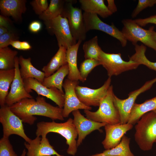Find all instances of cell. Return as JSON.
<instances>
[{
	"label": "cell",
	"instance_id": "6da1fadb",
	"mask_svg": "<svg viewBox=\"0 0 156 156\" xmlns=\"http://www.w3.org/2000/svg\"><path fill=\"white\" fill-rule=\"evenodd\" d=\"M11 110L22 120L23 122L33 125L37 118L34 116H42L53 121L64 120L63 108L54 106L47 103L45 98L38 96L33 98L22 99L9 107Z\"/></svg>",
	"mask_w": 156,
	"mask_h": 156
},
{
	"label": "cell",
	"instance_id": "7a4b0ae2",
	"mask_svg": "<svg viewBox=\"0 0 156 156\" xmlns=\"http://www.w3.org/2000/svg\"><path fill=\"white\" fill-rule=\"evenodd\" d=\"M36 126V136H41L42 139H45L49 133H58L66 140V144L68 146L67 153L72 156L75 155L77 151L76 139L78 133L71 118L62 123H57L54 121L51 122H40L37 123Z\"/></svg>",
	"mask_w": 156,
	"mask_h": 156
},
{
	"label": "cell",
	"instance_id": "3957f363",
	"mask_svg": "<svg viewBox=\"0 0 156 156\" xmlns=\"http://www.w3.org/2000/svg\"><path fill=\"white\" fill-rule=\"evenodd\" d=\"M135 128V140L140 148L151 150L156 143V113L152 111L143 115Z\"/></svg>",
	"mask_w": 156,
	"mask_h": 156
},
{
	"label": "cell",
	"instance_id": "277c9868",
	"mask_svg": "<svg viewBox=\"0 0 156 156\" xmlns=\"http://www.w3.org/2000/svg\"><path fill=\"white\" fill-rule=\"evenodd\" d=\"M113 86H109L106 94L100 103L99 108L95 112L84 110L86 118L94 121L107 125L120 123L118 112L113 102Z\"/></svg>",
	"mask_w": 156,
	"mask_h": 156
},
{
	"label": "cell",
	"instance_id": "5b68a950",
	"mask_svg": "<svg viewBox=\"0 0 156 156\" xmlns=\"http://www.w3.org/2000/svg\"><path fill=\"white\" fill-rule=\"evenodd\" d=\"M123 27L121 31L126 39L134 46L138 41L142 42L145 46L151 48L156 51V41L152 31L153 26L148 29H145L131 19H125L122 21Z\"/></svg>",
	"mask_w": 156,
	"mask_h": 156
},
{
	"label": "cell",
	"instance_id": "8992f818",
	"mask_svg": "<svg viewBox=\"0 0 156 156\" xmlns=\"http://www.w3.org/2000/svg\"><path fill=\"white\" fill-rule=\"evenodd\" d=\"M101 65L106 70L107 75L111 78L113 76H117L121 73L136 69L140 65L131 60L124 61L121 57V54L105 53L102 49L98 57Z\"/></svg>",
	"mask_w": 156,
	"mask_h": 156
},
{
	"label": "cell",
	"instance_id": "52a82bcc",
	"mask_svg": "<svg viewBox=\"0 0 156 156\" xmlns=\"http://www.w3.org/2000/svg\"><path fill=\"white\" fill-rule=\"evenodd\" d=\"M0 122L3 127V137L9 138L12 134L18 135L27 143L31 139L25 133L22 120L5 105L0 109Z\"/></svg>",
	"mask_w": 156,
	"mask_h": 156
},
{
	"label": "cell",
	"instance_id": "ba28073f",
	"mask_svg": "<svg viewBox=\"0 0 156 156\" xmlns=\"http://www.w3.org/2000/svg\"><path fill=\"white\" fill-rule=\"evenodd\" d=\"M156 82V77L146 81L139 88L130 92L128 95V97L125 99H120L114 94L113 102L118 112L121 124L128 123L131 110L137 97L141 93L149 89Z\"/></svg>",
	"mask_w": 156,
	"mask_h": 156
},
{
	"label": "cell",
	"instance_id": "9c48e42d",
	"mask_svg": "<svg viewBox=\"0 0 156 156\" xmlns=\"http://www.w3.org/2000/svg\"><path fill=\"white\" fill-rule=\"evenodd\" d=\"M44 22L47 28L55 35L59 47L62 46L67 49L77 43L72 35L66 18L60 15Z\"/></svg>",
	"mask_w": 156,
	"mask_h": 156
},
{
	"label": "cell",
	"instance_id": "30bf717a",
	"mask_svg": "<svg viewBox=\"0 0 156 156\" xmlns=\"http://www.w3.org/2000/svg\"><path fill=\"white\" fill-rule=\"evenodd\" d=\"M62 16L67 18L74 38L76 41L85 40L87 32L81 10L73 7L71 1H68L65 6Z\"/></svg>",
	"mask_w": 156,
	"mask_h": 156
},
{
	"label": "cell",
	"instance_id": "8fae6325",
	"mask_svg": "<svg viewBox=\"0 0 156 156\" xmlns=\"http://www.w3.org/2000/svg\"><path fill=\"white\" fill-rule=\"evenodd\" d=\"M83 15L87 32L91 30L102 31L119 40L122 47L126 46L127 40L121 31H120L113 23L110 25L104 23L96 14L84 12Z\"/></svg>",
	"mask_w": 156,
	"mask_h": 156
},
{
	"label": "cell",
	"instance_id": "7c38bea8",
	"mask_svg": "<svg viewBox=\"0 0 156 156\" xmlns=\"http://www.w3.org/2000/svg\"><path fill=\"white\" fill-rule=\"evenodd\" d=\"M111 82V78L109 77L102 86L96 89L78 85L75 88V93L79 100L86 106H99L107 94Z\"/></svg>",
	"mask_w": 156,
	"mask_h": 156
},
{
	"label": "cell",
	"instance_id": "4fadbf2b",
	"mask_svg": "<svg viewBox=\"0 0 156 156\" xmlns=\"http://www.w3.org/2000/svg\"><path fill=\"white\" fill-rule=\"evenodd\" d=\"M23 80L25 88L28 93L32 92L33 90L38 96L41 95L50 99L60 107H64V92L55 88H48L34 78H28Z\"/></svg>",
	"mask_w": 156,
	"mask_h": 156
},
{
	"label": "cell",
	"instance_id": "5bb4252c",
	"mask_svg": "<svg viewBox=\"0 0 156 156\" xmlns=\"http://www.w3.org/2000/svg\"><path fill=\"white\" fill-rule=\"evenodd\" d=\"M79 83V81H71L67 78L63 82L65 99L62 114L64 118L68 117L71 112L75 110L92 109L91 107L86 106L81 102L77 96L75 88Z\"/></svg>",
	"mask_w": 156,
	"mask_h": 156
},
{
	"label": "cell",
	"instance_id": "9a60e30c",
	"mask_svg": "<svg viewBox=\"0 0 156 156\" xmlns=\"http://www.w3.org/2000/svg\"><path fill=\"white\" fill-rule=\"evenodd\" d=\"M15 61L14 77L5 101V105L9 107L24 99L33 98L25 88L23 80L20 75L18 57H16Z\"/></svg>",
	"mask_w": 156,
	"mask_h": 156
},
{
	"label": "cell",
	"instance_id": "2e32d148",
	"mask_svg": "<svg viewBox=\"0 0 156 156\" xmlns=\"http://www.w3.org/2000/svg\"><path fill=\"white\" fill-rule=\"evenodd\" d=\"M72 114L74 117L73 123L78 133L77 147L80 145L87 135L94 131H99L101 127L107 125L104 123L96 122L85 117L79 110L73 111Z\"/></svg>",
	"mask_w": 156,
	"mask_h": 156
},
{
	"label": "cell",
	"instance_id": "e0dca14e",
	"mask_svg": "<svg viewBox=\"0 0 156 156\" xmlns=\"http://www.w3.org/2000/svg\"><path fill=\"white\" fill-rule=\"evenodd\" d=\"M133 125L129 123L106 125L104 127L105 138L102 142L105 150L112 148L118 144L127 132L131 130Z\"/></svg>",
	"mask_w": 156,
	"mask_h": 156
},
{
	"label": "cell",
	"instance_id": "ac0fdd59",
	"mask_svg": "<svg viewBox=\"0 0 156 156\" xmlns=\"http://www.w3.org/2000/svg\"><path fill=\"white\" fill-rule=\"evenodd\" d=\"M24 144L27 150V156H64L55 151L47 138L42 139L36 136L29 143L25 142Z\"/></svg>",
	"mask_w": 156,
	"mask_h": 156
},
{
	"label": "cell",
	"instance_id": "d6986e66",
	"mask_svg": "<svg viewBox=\"0 0 156 156\" xmlns=\"http://www.w3.org/2000/svg\"><path fill=\"white\" fill-rule=\"evenodd\" d=\"M25 0H1L0 9L2 15L11 16L16 21L22 20V15L26 10Z\"/></svg>",
	"mask_w": 156,
	"mask_h": 156
},
{
	"label": "cell",
	"instance_id": "ffe728a7",
	"mask_svg": "<svg viewBox=\"0 0 156 156\" xmlns=\"http://www.w3.org/2000/svg\"><path fill=\"white\" fill-rule=\"evenodd\" d=\"M81 40L75 45L68 47L66 50V59L69 68L67 79L71 80L84 81L80 76L77 66V55L79 46L82 42Z\"/></svg>",
	"mask_w": 156,
	"mask_h": 156
},
{
	"label": "cell",
	"instance_id": "44dd1931",
	"mask_svg": "<svg viewBox=\"0 0 156 156\" xmlns=\"http://www.w3.org/2000/svg\"><path fill=\"white\" fill-rule=\"evenodd\" d=\"M21 77L23 80L28 78H34L42 83L45 77L44 73L35 68L32 64L30 57L24 58L21 55L18 57Z\"/></svg>",
	"mask_w": 156,
	"mask_h": 156
},
{
	"label": "cell",
	"instance_id": "7402d4cb",
	"mask_svg": "<svg viewBox=\"0 0 156 156\" xmlns=\"http://www.w3.org/2000/svg\"><path fill=\"white\" fill-rule=\"evenodd\" d=\"M156 109V96L143 103H135L131 110L127 123L134 125L145 114Z\"/></svg>",
	"mask_w": 156,
	"mask_h": 156
},
{
	"label": "cell",
	"instance_id": "603a6c76",
	"mask_svg": "<svg viewBox=\"0 0 156 156\" xmlns=\"http://www.w3.org/2000/svg\"><path fill=\"white\" fill-rule=\"evenodd\" d=\"M79 2L81 9L85 12L96 14L103 18L112 14L103 0H79Z\"/></svg>",
	"mask_w": 156,
	"mask_h": 156
},
{
	"label": "cell",
	"instance_id": "cb8c5ba5",
	"mask_svg": "<svg viewBox=\"0 0 156 156\" xmlns=\"http://www.w3.org/2000/svg\"><path fill=\"white\" fill-rule=\"evenodd\" d=\"M67 49L60 46L57 52L52 57L49 62L42 68L45 74V77H47L54 73L61 67L67 64L66 59Z\"/></svg>",
	"mask_w": 156,
	"mask_h": 156
},
{
	"label": "cell",
	"instance_id": "d4e9b609",
	"mask_svg": "<svg viewBox=\"0 0 156 156\" xmlns=\"http://www.w3.org/2000/svg\"><path fill=\"white\" fill-rule=\"evenodd\" d=\"M130 138L124 135L120 143L115 147L88 156H135L129 146Z\"/></svg>",
	"mask_w": 156,
	"mask_h": 156
},
{
	"label": "cell",
	"instance_id": "484cf974",
	"mask_svg": "<svg viewBox=\"0 0 156 156\" xmlns=\"http://www.w3.org/2000/svg\"><path fill=\"white\" fill-rule=\"evenodd\" d=\"M68 73L69 68L67 64L61 67L50 76L45 77L42 84L48 88H56L64 92L62 89L63 81Z\"/></svg>",
	"mask_w": 156,
	"mask_h": 156
},
{
	"label": "cell",
	"instance_id": "4316f807",
	"mask_svg": "<svg viewBox=\"0 0 156 156\" xmlns=\"http://www.w3.org/2000/svg\"><path fill=\"white\" fill-rule=\"evenodd\" d=\"M15 68L7 70H0V105H4L8 90L14 78Z\"/></svg>",
	"mask_w": 156,
	"mask_h": 156
},
{
	"label": "cell",
	"instance_id": "83f0119b",
	"mask_svg": "<svg viewBox=\"0 0 156 156\" xmlns=\"http://www.w3.org/2000/svg\"><path fill=\"white\" fill-rule=\"evenodd\" d=\"M66 1L62 0H51L47 8L39 16V18L44 21L53 19L59 15H62Z\"/></svg>",
	"mask_w": 156,
	"mask_h": 156
},
{
	"label": "cell",
	"instance_id": "f1b7e54d",
	"mask_svg": "<svg viewBox=\"0 0 156 156\" xmlns=\"http://www.w3.org/2000/svg\"><path fill=\"white\" fill-rule=\"evenodd\" d=\"M18 52L8 47L0 48V70L14 68L15 59Z\"/></svg>",
	"mask_w": 156,
	"mask_h": 156
},
{
	"label": "cell",
	"instance_id": "f546056e",
	"mask_svg": "<svg viewBox=\"0 0 156 156\" xmlns=\"http://www.w3.org/2000/svg\"><path fill=\"white\" fill-rule=\"evenodd\" d=\"M135 46V53L129 57V60L137 62L140 65H145L156 72V62L150 61L146 56V47L143 44L139 45L137 44Z\"/></svg>",
	"mask_w": 156,
	"mask_h": 156
},
{
	"label": "cell",
	"instance_id": "4dcf8cb0",
	"mask_svg": "<svg viewBox=\"0 0 156 156\" xmlns=\"http://www.w3.org/2000/svg\"><path fill=\"white\" fill-rule=\"evenodd\" d=\"M98 37L95 36L84 42L83 49L85 59H92L99 60V56L101 49L98 44Z\"/></svg>",
	"mask_w": 156,
	"mask_h": 156
},
{
	"label": "cell",
	"instance_id": "1f68e13d",
	"mask_svg": "<svg viewBox=\"0 0 156 156\" xmlns=\"http://www.w3.org/2000/svg\"><path fill=\"white\" fill-rule=\"evenodd\" d=\"M99 65L101 64L99 60L92 59H85L81 63L79 69L80 76L84 82L92 70Z\"/></svg>",
	"mask_w": 156,
	"mask_h": 156
},
{
	"label": "cell",
	"instance_id": "d6a6232c",
	"mask_svg": "<svg viewBox=\"0 0 156 156\" xmlns=\"http://www.w3.org/2000/svg\"><path fill=\"white\" fill-rule=\"evenodd\" d=\"M0 156H18L9 138L3 137L0 140Z\"/></svg>",
	"mask_w": 156,
	"mask_h": 156
},
{
	"label": "cell",
	"instance_id": "836d02e7",
	"mask_svg": "<svg viewBox=\"0 0 156 156\" xmlns=\"http://www.w3.org/2000/svg\"><path fill=\"white\" fill-rule=\"evenodd\" d=\"M156 5V0H139L138 5L133 12L131 16L134 18L142 10L148 7Z\"/></svg>",
	"mask_w": 156,
	"mask_h": 156
},
{
	"label": "cell",
	"instance_id": "e575fe53",
	"mask_svg": "<svg viewBox=\"0 0 156 156\" xmlns=\"http://www.w3.org/2000/svg\"><path fill=\"white\" fill-rule=\"evenodd\" d=\"M17 36L12 31H8L0 36V48L8 47L11 41L18 40Z\"/></svg>",
	"mask_w": 156,
	"mask_h": 156
},
{
	"label": "cell",
	"instance_id": "d590c367",
	"mask_svg": "<svg viewBox=\"0 0 156 156\" xmlns=\"http://www.w3.org/2000/svg\"><path fill=\"white\" fill-rule=\"evenodd\" d=\"M30 4L36 14L39 16L46 10L49 6L47 0H34L30 2Z\"/></svg>",
	"mask_w": 156,
	"mask_h": 156
},
{
	"label": "cell",
	"instance_id": "8d00e7d4",
	"mask_svg": "<svg viewBox=\"0 0 156 156\" xmlns=\"http://www.w3.org/2000/svg\"><path fill=\"white\" fill-rule=\"evenodd\" d=\"M134 21L141 27H144L149 23L153 24L156 25V14L144 18L137 19Z\"/></svg>",
	"mask_w": 156,
	"mask_h": 156
},
{
	"label": "cell",
	"instance_id": "74e56055",
	"mask_svg": "<svg viewBox=\"0 0 156 156\" xmlns=\"http://www.w3.org/2000/svg\"><path fill=\"white\" fill-rule=\"evenodd\" d=\"M42 25L41 23L37 21L31 22L29 26V29L30 31L34 33H37L41 29Z\"/></svg>",
	"mask_w": 156,
	"mask_h": 156
},
{
	"label": "cell",
	"instance_id": "f35d334b",
	"mask_svg": "<svg viewBox=\"0 0 156 156\" xmlns=\"http://www.w3.org/2000/svg\"><path fill=\"white\" fill-rule=\"evenodd\" d=\"M107 7L109 10L112 13H114L117 11V8L114 0H107Z\"/></svg>",
	"mask_w": 156,
	"mask_h": 156
},
{
	"label": "cell",
	"instance_id": "ab89813d",
	"mask_svg": "<svg viewBox=\"0 0 156 156\" xmlns=\"http://www.w3.org/2000/svg\"><path fill=\"white\" fill-rule=\"evenodd\" d=\"M9 23V20L7 18L2 15H0V26L4 27L8 29Z\"/></svg>",
	"mask_w": 156,
	"mask_h": 156
},
{
	"label": "cell",
	"instance_id": "60d3db41",
	"mask_svg": "<svg viewBox=\"0 0 156 156\" xmlns=\"http://www.w3.org/2000/svg\"><path fill=\"white\" fill-rule=\"evenodd\" d=\"M10 45L16 49L21 50V41L18 40L12 41L10 42Z\"/></svg>",
	"mask_w": 156,
	"mask_h": 156
},
{
	"label": "cell",
	"instance_id": "b9f144b4",
	"mask_svg": "<svg viewBox=\"0 0 156 156\" xmlns=\"http://www.w3.org/2000/svg\"><path fill=\"white\" fill-rule=\"evenodd\" d=\"M21 50L24 51L28 50L31 48V46L30 44L26 41H21Z\"/></svg>",
	"mask_w": 156,
	"mask_h": 156
},
{
	"label": "cell",
	"instance_id": "7bdbcfd3",
	"mask_svg": "<svg viewBox=\"0 0 156 156\" xmlns=\"http://www.w3.org/2000/svg\"><path fill=\"white\" fill-rule=\"evenodd\" d=\"M8 31L6 28L2 26H0V36L7 33Z\"/></svg>",
	"mask_w": 156,
	"mask_h": 156
},
{
	"label": "cell",
	"instance_id": "ee69618b",
	"mask_svg": "<svg viewBox=\"0 0 156 156\" xmlns=\"http://www.w3.org/2000/svg\"><path fill=\"white\" fill-rule=\"evenodd\" d=\"M152 32L154 39L156 41V32L154 31L153 29L152 30Z\"/></svg>",
	"mask_w": 156,
	"mask_h": 156
},
{
	"label": "cell",
	"instance_id": "f6af8a7d",
	"mask_svg": "<svg viewBox=\"0 0 156 156\" xmlns=\"http://www.w3.org/2000/svg\"><path fill=\"white\" fill-rule=\"evenodd\" d=\"M26 154V152L25 151V149H24L23 150L21 155L20 156H26L25 155Z\"/></svg>",
	"mask_w": 156,
	"mask_h": 156
},
{
	"label": "cell",
	"instance_id": "bcb514c9",
	"mask_svg": "<svg viewBox=\"0 0 156 156\" xmlns=\"http://www.w3.org/2000/svg\"><path fill=\"white\" fill-rule=\"evenodd\" d=\"M153 111H154L156 113V109Z\"/></svg>",
	"mask_w": 156,
	"mask_h": 156
}]
</instances>
